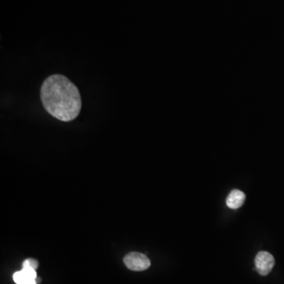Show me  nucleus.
Here are the masks:
<instances>
[{
    "label": "nucleus",
    "instance_id": "nucleus-1",
    "mask_svg": "<svg viewBox=\"0 0 284 284\" xmlns=\"http://www.w3.org/2000/svg\"><path fill=\"white\" fill-rule=\"evenodd\" d=\"M40 99L46 112L62 122L75 119L82 109L78 87L61 74H53L45 79L40 88Z\"/></svg>",
    "mask_w": 284,
    "mask_h": 284
},
{
    "label": "nucleus",
    "instance_id": "nucleus-2",
    "mask_svg": "<svg viewBox=\"0 0 284 284\" xmlns=\"http://www.w3.org/2000/svg\"><path fill=\"white\" fill-rule=\"evenodd\" d=\"M124 263L132 271H144L150 267L151 262L145 254L141 252H130L124 257Z\"/></svg>",
    "mask_w": 284,
    "mask_h": 284
},
{
    "label": "nucleus",
    "instance_id": "nucleus-3",
    "mask_svg": "<svg viewBox=\"0 0 284 284\" xmlns=\"http://www.w3.org/2000/svg\"><path fill=\"white\" fill-rule=\"evenodd\" d=\"M275 265L273 256L266 251H261L255 257V267L261 276H267L271 272Z\"/></svg>",
    "mask_w": 284,
    "mask_h": 284
},
{
    "label": "nucleus",
    "instance_id": "nucleus-4",
    "mask_svg": "<svg viewBox=\"0 0 284 284\" xmlns=\"http://www.w3.org/2000/svg\"><path fill=\"white\" fill-rule=\"evenodd\" d=\"M246 200V194L239 189H234L227 196L226 203L227 206L232 209H237L242 206Z\"/></svg>",
    "mask_w": 284,
    "mask_h": 284
},
{
    "label": "nucleus",
    "instance_id": "nucleus-5",
    "mask_svg": "<svg viewBox=\"0 0 284 284\" xmlns=\"http://www.w3.org/2000/svg\"><path fill=\"white\" fill-rule=\"evenodd\" d=\"M13 279H14V281L17 284H24L25 281H27L28 280L27 277H26L22 270L16 271L14 274V276H13Z\"/></svg>",
    "mask_w": 284,
    "mask_h": 284
},
{
    "label": "nucleus",
    "instance_id": "nucleus-6",
    "mask_svg": "<svg viewBox=\"0 0 284 284\" xmlns=\"http://www.w3.org/2000/svg\"><path fill=\"white\" fill-rule=\"evenodd\" d=\"M22 271H24L25 276L27 277L28 280L30 279H36V269H34L33 267H22Z\"/></svg>",
    "mask_w": 284,
    "mask_h": 284
},
{
    "label": "nucleus",
    "instance_id": "nucleus-7",
    "mask_svg": "<svg viewBox=\"0 0 284 284\" xmlns=\"http://www.w3.org/2000/svg\"><path fill=\"white\" fill-rule=\"evenodd\" d=\"M22 267H30L36 269L38 267V262L34 259H27L22 264Z\"/></svg>",
    "mask_w": 284,
    "mask_h": 284
},
{
    "label": "nucleus",
    "instance_id": "nucleus-8",
    "mask_svg": "<svg viewBox=\"0 0 284 284\" xmlns=\"http://www.w3.org/2000/svg\"><path fill=\"white\" fill-rule=\"evenodd\" d=\"M24 284H37V283H36V280H34V279L28 280L27 281H25V283Z\"/></svg>",
    "mask_w": 284,
    "mask_h": 284
}]
</instances>
